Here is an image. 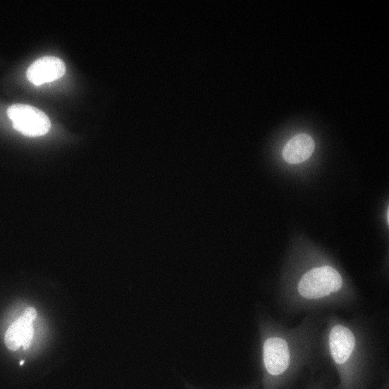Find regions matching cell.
<instances>
[{
  "label": "cell",
  "mask_w": 389,
  "mask_h": 389,
  "mask_svg": "<svg viewBox=\"0 0 389 389\" xmlns=\"http://www.w3.org/2000/svg\"><path fill=\"white\" fill-rule=\"evenodd\" d=\"M7 115L13 123V127L27 136L43 135L51 127L50 120L43 111L27 104H15L10 106Z\"/></svg>",
  "instance_id": "3"
},
{
  "label": "cell",
  "mask_w": 389,
  "mask_h": 389,
  "mask_svg": "<svg viewBox=\"0 0 389 389\" xmlns=\"http://www.w3.org/2000/svg\"><path fill=\"white\" fill-rule=\"evenodd\" d=\"M23 364V361H20V364L21 365Z\"/></svg>",
  "instance_id": "9"
},
{
  "label": "cell",
  "mask_w": 389,
  "mask_h": 389,
  "mask_svg": "<svg viewBox=\"0 0 389 389\" xmlns=\"http://www.w3.org/2000/svg\"><path fill=\"white\" fill-rule=\"evenodd\" d=\"M186 389H199V388H197L194 386L188 383V384H186Z\"/></svg>",
  "instance_id": "8"
},
{
  "label": "cell",
  "mask_w": 389,
  "mask_h": 389,
  "mask_svg": "<svg viewBox=\"0 0 389 389\" xmlns=\"http://www.w3.org/2000/svg\"><path fill=\"white\" fill-rule=\"evenodd\" d=\"M319 358L336 370L342 389H357L376 359L373 338L366 322L333 312L321 319Z\"/></svg>",
  "instance_id": "2"
},
{
  "label": "cell",
  "mask_w": 389,
  "mask_h": 389,
  "mask_svg": "<svg viewBox=\"0 0 389 389\" xmlns=\"http://www.w3.org/2000/svg\"><path fill=\"white\" fill-rule=\"evenodd\" d=\"M321 318L307 314L288 326L259 309L257 315L258 359L265 389H274L319 359Z\"/></svg>",
  "instance_id": "1"
},
{
  "label": "cell",
  "mask_w": 389,
  "mask_h": 389,
  "mask_svg": "<svg viewBox=\"0 0 389 389\" xmlns=\"http://www.w3.org/2000/svg\"><path fill=\"white\" fill-rule=\"evenodd\" d=\"M23 315L33 321L37 317V313L35 308L29 307L25 309Z\"/></svg>",
  "instance_id": "7"
},
{
  "label": "cell",
  "mask_w": 389,
  "mask_h": 389,
  "mask_svg": "<svg viewBox=\"0 0 389 389\" xmlns=\"http://www.w3.org/2000/svg\"><path fill=\"white\" fill-rule=\"evenodd\" d=\"M32 321L22 315L6 331L5 343L11 350H16L20 346L27 349L33 337Z\"/></svg>",
  "instance_id": "5"
},
{
  "label": "cell",
  "mask_w": 389,
  "mask_h": 389,
  "mask_svg": "<svg viewBox=\"0 0 389 389\" xmlns=\"http://www.w3.org/2000/svg\"><path fill=\"white\" fill-rule=\"evenodd\" d=\"M66 72L63 61L56 56H42L35 61L28 68L26 75L29 81L36 85L56 80Z\"/></svg>",
  "instance_id": "4"
},
{
  "label": "cell",
  "mask_w": 389,
  "mask_h": 389,
  "mask_svg": "<svg viewBox=\"0 0 389 389\" xmlns=\"http://www.w3.org/2000/svg\"><path fill=\"white\" fill-rule=\"evenodd\" d=\"M314 149V142L305 133L292 137L283 149V156L289 163H300L308 159Z\"/></svg>",
  "instance_id": "6"
}]
</instances>
